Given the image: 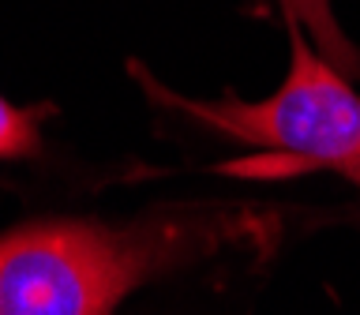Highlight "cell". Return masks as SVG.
<instances>
[{
	"label": "cell",
	"instance_id": "obj_1",
	"mask_svg": "<svg viewBox=\"0 0 360 315\" xmlns=\"http://www.w3.org/2000/svg\"><path fill=\"white\" fill-rule=\"evenodd\" d=\"M207 218L30 221L0 236V315H112L135 285L210 248Z\"/></svg>",
	"mask_w": 360,
	"mask_h": 315
},
{
	"label": "cell",
	"instance_id": "obj_2",
	"mask_svg": "<svg viewBox=\"0 0 360 315\" xmlns=\"http://www.w3.org/2000/svg\"><path fill=\"white\" fill-rule=\"evenodd\" d=\"M289 30V75L263 101H188L154 83L150 75H143L139 68L135 72H139L143 90H150L158 101L207 120L210 128L233 139L278 150L274 158H285L297 169H334V173L360 180V94L334 72L326 56L304 41V30L292 19Z\"/></svg>",
	"mask_w": 360,
	"mask_h": 315
},
{
	"label": "cell",
	"instance_id": "obj_3",
	"mask_svg": "<svg viewBox=\"0 0 360 315\" xmlns=\"http://www.w3.org/2000/svg\"><path fill=\"white\" fill-rule=\"evenodd\" d=\"M289 11V19H300L308 22V27L315 30V38H319V45L326 49V60H342L345 68L356 64V53L349 49V41L342 38V30H338V22L330 15V4L326 0H281Z\"/></svg>",
	"mask_w": 360,
	"mask_h": 315
},
{
	"label": "cell",
	"instance_id": "obj_4",
	"mask_svg": "<svg viewBox=\"0 0 360 315\" xmlns=\"http://www.w3.org/2000/svg\"><path fill=\"white\" fill-rule=\"evenodd\" d=\"M41 112L45 109H19L0 94V162H4V158H30L38 150Z\"/></svg>",
	"mask_w": 360,
	"mask_h": 315
}]
</instances>
